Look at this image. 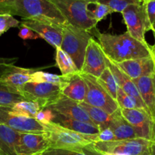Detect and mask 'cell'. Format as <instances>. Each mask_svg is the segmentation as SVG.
Returning <instances> with one entry per match:
<instances>
[{
  "instance_id": "ffe728a7",
  "label": "cell",
  "mask_w": 155,
  "mask_h": 155,
  "mask_svg": "<svg viewBox=\"0 0 155 155\" xmlns=\"http://www.w3.org/2000/svg\"><path fill=\"white\" fill-rule=\"evenodd\" d=\"M149 114L155 120V74L133 80Z\"/></svg>"
},
{
  "instance_id": "d590c367",
  "label": "cell",
  "mask_w": 155,
  "mask_h": 155,
  "mask_svg": "<svg viewBox=\"0 0 155 155\" xmlns=\"http://www.w3.org/2000/svg\"><path fill=\"white\" fill-rule=\"evenodd\" d=\"M56 115V113H54L51 109H41L36 114L35 120L43 125H47L54 121Z\"/></svg>"
},
{
  "instance_id": "7c38bea8",
  "label": "cell",
  "mask_w": 155,
  "mask_h": 155,
  "mask_svg": "<svg viewBox=\"0 0 155 155\" xmlns=\"http://www.w3.org/2000/svg\"><path fill=\"white\" fill-rule=\"evenodd\" d=\"M121 115L132 126L138 138L153 141V120L150 115L141 109H121Z\"/></svg>"
},
{
  "instance_id": "9c48e42d",
  "label": "cell",
  "mask_w": 155,
  "mask_h": 155,
  "mask_svg": "<svg viewBox=\"0 0 155 155\" xmlns=\"http://www.w3.org/2000/svg\"><path fill=\"white\" fill-rule=\"evenodd\" d=\"M0 125H5L19 133H44L45 126L35 118L18 116L9 106L0 105Z\"/></svg>"
},
{
  "instance_id": "8992f818",
  "label": "cell",
  "mask_w": 155,
  "mask_h": 155,
  "mask_svg": "<svg viewBox=\"0 0 155 155\" xmlns=\"http://www.w3.org/2000/svg\"><path fill=\"white\" fill-rule=\"evenodd\" d=\"M151 141L142 138L114 140L112 142H96L93 149L100 154H124L126 155H150Z\"/></svg>"
},
{
  "instance_id": "7402d4cb",
  "label": "cell",
  "mask_w": 155,
  "mask_h": 155,
  "mask_svg": "<svg viewBox=\"0 0 155 155\" xmlns=\"http://www.w3.org/2000/svg\"><path fill=\"white\" fill-rule=\"evenodd\" d=\"M19 132L5 125H0V151L3 155H17Z\"/></svg>"
},
{
  "instance_id": "836d02e7",
  "label": "cell",
  "mask_w": 155,
  "mask_h": 155,
  "mask_svg": "<svg viewBox=\"0 0 155 155\" xmlns=\"http://www.w3.org/2000/svg\"><path fill=\"white\" fill-rule=\"evenodd\" d=\"M144 8V13L146 17V23H147V31L150 30L152 25L155 21V0L148 2H142Z\"/></svg>"
},
{
  "instance_id": "4fadbf2b",
  "label": "cell",
  "mask_w": 155,
  "mask_h": 155,
  "mask_svg": "<svg viewBox=\"0 0 155 155\" xmlns=\"http://www.w3.org/2000/svg\"><path fill=\"white\" fill-rule=\"evenodd\" d=\"M21 25L25 26L39 35L40 38L43 39L46 42L54 48L61 46L62 41L63 27H59L50 23L42 22L31 19H22Z\"/></svg>"
},
{
  "instance_id": "60d3db41",
  "label": "cell",
  "mask_w": 155,
  "mask_h": 155,
  "mask_svg": "<svg viewBox=\"0 0 155 155\" xmlns=\"http://www.w3.org/2000/svg\"><path fill=\"white\" fill-rule=\"evenodd\" d=\"M150 155H155V141H151L150 142Z\"/></svg>"
},
{
  "instance_id": "484cf974",
  "label": "cell",
  "mask_w": 155,
  "mask_h": 155,
  "mask_svg": "<svg viewBox=\"0 0 155 155\" xmlns=\"http://www.w3.org/2000/svg\"><path fill=\"white\" fill-rule=\"evenodd\" d=\"M97 81L103 86V89L111 95V97L116 101L117 92L119 89V86L113 74H112L110 70L107 67L103 71L100 77L97 78Z\"/></svg>"
},
{
  "instance_id": "603a6c76",
  "label": "cell",
  "mask_w": 155,
  "mask_h": 155,
  "mask_svg": "<svg viewBox=\"0 0 155 155\" xmlns=\"http://www.w3.org/2000/svg\"><path fill=\"white\" fill-rule=\"evenodd\" d=\"M56 118L53 122L59 124L65 128L71 130L76 133H81L83 135H97L100 133V129L97 126L94 124H88V123L82 122V121L70 119V118L65 117L56 114Z\"/></svg>"
},
{
  "instance_id": "ba28073f",
  "label": "cell",
  "mask_w": 155,
  "mask_h": 155,
  "mask_svg": "<svg viewBox=\"0 0 155 155\" xmlns=\"http://www.w3.org/2000/svg\"><path fill=\"white\" fill-rule=\"evenodd\" d=\"M81 74L88 86L86 98L84 102L103 109L109 114H112L119 109L116 101L98 83L97 78L88 74Z\"/></svg>"
},
{
  "instance_id": "74e56055",
  "label": "cell",
  "mask_w": 155,
  "mask_h": 155,
  "mask_svg": "<svg viewBox=\"0 0 155 155\" xmlns=\"http://www.w3.org/2000/svg\"><path fill=\"white\" fill-rule=\"evenodd\" d=\"M20 30L18 33V36L21 39H24V40H27V39H39L40 36L37 33L33 32V30H30L28 27H25L20 24Z\"/></svg>"
},
{
  "instance_id": "83f0119b",
  "label": "cell",
  "mask_w": 155,
  "mask_h": 155,
  "mask_svg": "<svg viewBox=\"0 0 155 155\" xmlns=\"http://www.w3.org/2000/svg\"><path fill=\"white\" fill-rule=\"evenodd\" d=\"M26 100L21 94L15 92L0 83V105L12 107L16 103Z\"/></svg>"
},
{
  "instance_id": "e575fe53",
  "label": "cell",
  "mask_w": 155,
  "mask_h": 155,
  "mask_svg": "<svg viewBox=\"0 0 155 155\" xmlns=\"http://www.w3.org/2000/svg\"><path fill=\"white\" fill-rule=\"evenodd\" d=\"M94 5H95V8L94 10H91V12H92V15L94 17V20L97 23L104 19L108 15L112 14L109 8L106 6V5L97 2L94 4Z\"/></svg>"
},
{
  "instance_id": "7dc6e473",
  "label": "cell",
  "mask_w": 155,
  "mask_h": 155,
  "mask_svg": "<svg viewBox=\"0 0 155 155\" xmlns=\"http://www.w3.org/2000/svg\"><path fill=\"white\" fill-rule=\"evenodd\" d=\"M0 155H3L2 154V152H1V151H0Z\"/></svg>"
},
{
  "instance_id": "9a60e30c",
  "label": "cell",
  "mask_w": 155,
  "mask_h": 155,
  "mask_svg": "<svg viewBox=\"0 0 155 155\" xmlns=\"http://www.w3.org/2000/svg\"><path fill=\"white\" fill-rule=\"evenodd\" d=\"M47 108L51 109L54 113L65 117L95 125L86 111L79 105L77 101H73L63 95H61L57 101Z\"/></svg>"
},
{
  "instance_id": "7bdbcfd3",
  "label": "cell",
  "mask_w": 155,
  "mask_h": 155,
  "mask_svg": "<svg viewBox=\"0 0 155 155\" xmlns=\"http://www.w3.org/2000/svg\"><path fill=\"white\" fill-rule=\"evenodd\" d=\"M153 141H155V120H153Z\"/></svg>"
},
{
  "instance_id": "d6986e66",
  "label": "cell",
  "mask_w": 155,
  "mask_h": 155,
  "mask_svg": "<svg viewBox=\"0 0 155 155\" xmlns=\"http://www.w3.org/2000/svg\"><path fill=\"white\" fill-rule=\"evenodd\" d=\"M65 77V83L61 86L62 95L78 103L84 101L88 86L81 73H75Z\"/></svg>"
},
{
  "instance_id": "44dd1931",
  "label": "cell",
  "mask_w": 155,
  "mask_h": 155,
  "mask_svg": "<svg viewBox=\"0 0 155 155\" xmlns=\"http://www.w3.org/2000/svg\"><path fill=\"white\" fill-rule=\"evenodd\" d=\"M112 115V120L109 128L115 136V140H126L138 138L133 127L121 115L119 109Z\"/></svg>"
},
{
  "instance_id": "1f68e13d",
  "label": "cell",
  "mask_w": 155,
  "mask_h": 155,
  "mask_svg": "<svg viewBox=\"0 0 155 155\" xmlns=\"http://www.w3.org/2000/svg\"><path fill=\"white\" fill-rule=\"evenodd\" d=\"M116 102L118 104L119 107L121 109H139V106H138L136 100L128 95L127 93H126L120 88L117 92Z\"/></svg>"
},
{
  "instance_id": "30bf717a",
  "label": "cell",
  "mask_w": 155,
  "mask_h": 155,
  "mask_svg": "<svg viewBox=\"0 0 155 155\" xmlns=\"http://www.w3.org/2000/svg\"><path fill=\"white\" fill-rule=\"evenodd\" d=\"M122 15L128 33L139 42L147 43L145 39L147 23L142 2L130 5L122 12Z\"/></svg>"
},
{
  "instance_id": "8fae6325",
  "label": "cell",
  "mask_w": 155,
  "mask_h": 155,
  "mask_svg": "<svg viewBox=\"0 0 155 155\" xmlns=\"http://www.w3.org/2000/svg\"><path fill=\"white\" fill-rule=\"evenodd\" d=\"M106 68V56L101 46L94 38H91L87 47L83 66L80 73L98 78Z\"/></svg>"
},
{
  "instance_id": "f6af8a7d",
  "label": "cell",
  "mask_w": 155,
  "mask_h": 155,
  "mask_svg": "<svg viewBox=\"0 0 155 155\" xmlns=\"http://www.w3.org/2000/svg\"><path fill=\"white\" fill-rule=\"evenodd\" d=\"M101 155H126L124 154H101Z\"/></svg>"
},
{
  "instance_id": "f1b7e54d",
  "label": "cell",
  "mask_w": 155,
  "mask_h": 155,
  "mask_svg": "<svg viewBox=\"0 0 155 155\" xmlns=\"http://www.w3.org/2000/svg\"><path fill=\"white\" fill-rule=\"evenodd\" d=\"M31 82L53 83V84L59 85L62 86L65 83V77L62 75L59 76L36 70L31 74Z\"/></svg>"
},
{
  "instance_id": "5b68a950",
  "label": "cell",
  "mask_w": 155,
  "mask_h": 155,
  "mask_svg": "<svg viewBox=\"0 0 155 155\" xmlns=\"http://www.w3.org/2000/svg\"><path fill=\"white\" fill-rule=\"evenodd\" d=\"M91 38L93 35L83 29L70 24L63 27L60 48L71 58L79 71L83 66L87 47Z\"/></svg>"
},
{
  "instance_id": "ac0fdd59",
  "label": "cell",
  "mask_w": 155,
  "mask_h": 155,
  "mask_svg": "<svg viewBox=\"0 0 155 155\" xmlns=\"http://www.w3.org/2000/svg\"><path fill=\"white\" fill-rule=\"evenodd\" d=\"M36 71V69L20 68L15 65L0 77V83L15 92L21 94L22 88L27 83L31 82V74Z\"/></svg>"
},
{
  "instance_id": "e0dca14e",
  "label": "cell",
  "mask_w": 155,
  "mask_h": 155,
  "mask_svg": "<svg viewBox=\"0 0 155 155\" xmlns=\"http://www.w3.org/2000/svg\"><path fill=\"white\" fill-rule=\"evenodd\" d=\"M106 56V55H105ZM106 67L110 70L112 74H113L114 77H115V80H116L117 83H118L120 89L122 91H124L126 93L132 96V98H135L136 101L138 102V106H139V109L144 110L147 112L149 114L148 110L146 107L145 104L143 102L141 97L140 95L139 92H138V89H137L136 86L134 83L133 80L132 79L129 78L115 63L111 61L109 58L106 57ZM150 115V114H149Z\"/></svg>"
},
{
  "instance_id": "3957f363",
  "label": "cell",
  "mask_w": 155,
  "mask_h": 155,
  "mask_svg": "<svg viewBox=\"0 0 155 155\" xmlns=\"http://www.w3.org/2000/svg\"><path fill=\"white\" fill-rule=\"evenodd\" d=\"M45 126V133L50 148L82 150L97 142V135H83L65 128L55 122Z\"/></svg>"
},
{
  "instance_id": "6da1fadb",
  "label": "cell",
  "mask_w": 155,
  "mask_h": 155,
  "mask_svg": "<svg viewBox=\"0 0 155 155\" xmlns=\"http://www.w3.org/2000/svg\"><path fill=\"white\" fill-rule=\"evenodd\" d=\"M91 33L97 38L106 57L115 64L151 56L150 45L134 39L127 31L113 35L101 33L96 28Z\"/></svg>"
},
{
  "instance_id": "f546056e",
  "label": "cell",
  "mask_w": 155,
  "mask_h": 155,
  "mask_svg": "<svg viewBox=\"0 0 155 155\" xmlns=\"http://www.w3.org/2000/svg\"><path fill=\"white\" fill-rule=\"evenodd\" d=\"M92 145V144H91ZM91 145L82 150H68L60 148H48L41 155H101L93 149Z\"/></svg>"
},
{
  "instance_id": "ee69618b",
  "label": "cell",
  "mask_w": 155,
  "mask_h": 155,
  "mask_svg": "<svg viewBox=\"0 0 155 155\" xmlns=\"http://www.w3.org/2000/svg\"><path fill=\"white\" fill-rule=\"evenodd\" d=\"M150 30H151V31L153 32V36H154V37H155V21H154V23H153V25H152L151 29H150Z\"/></svg>"
},
{
  "instance_id": "8d00e7d4",
  "label": "cell",
  "mask_w": 155,
  "mask_h": 155,
  "mask_svg": "<svg viewBox=\"0 0 155 155\" xmlns=\"http://www.w3.org/2000/svg\"><path fill=\"white\" fill-rule=\"evenodd\" d=\"M18 58H1L0 57V77H2L11 68L15 66Z\"/></svg>"
},
{
  "instance_id": "4dcf8cb0",
  "label": "cell",
  "mask_w": 155,
  "mask_h": 155,
  "mask_svg": "<svg viewBox=\"0 0 155 155\" xmlns=\"http://www.w3.org/2000/svg\"><path fill=\"white\" fill-rule=\"evenodd\" d=\"M98 2L106 5L109 8L111 12L122 13L130 5L139 4L142 0H97Z\"/></svg>"
},
{
  "instance_id": "f35d334b",
  "label": "cell",
  "mask_w": 155,
  "mask_h": 155,
  "mask_svg": "<svg viewBox=\"0 0 155 155\" xmlns=\"http://www.w3.org/2000/svg\"><path fill=\"white\" fill-rule=\"evenodd\" d=\"M115 140V136L109 127L100 130L98 134L97 142H112Z\"/></svg>"
},
{
  "instance_id": "d4e9b609",
  "label": "cell",
  "mask_w": 155,
  "mask_h": 155,
  "mask_svg": "<svg viewBox=\"0 0 155 155\" xmlns=\"http://www.w3.org/2000/svg\"><path fill=\"white\" fill-rule=\"evenodd\" d=\"M56 64L60 70L63 77L80 72L71 58L60 47L56 48Z\"/></svg>"
},
{
  "instance_id": "cb8c5ba5",
  "label": "cell",
  "mask_w": 155,
  "mask_h": 155,
  "mask_svg": "<svg viewBox=\"0 0 155 155\" xmlns=\"http://www.w3.org/2000/svg\"><path fill=\"white\" fill-rule=\"evenodd\" d=\"M78 104L86 111L93 123L100 129V130L109 127L112 120V114H109L103 109L91 106L84 101Z\"/></svg>"
},
{
  "instance_id": "5bb4252c",
  "label": "cell",
  "mask_w": 155,
  "mask_h": 155,
  "mask_svg": "<svg viewBox=\"0 0 155 155\" xmlns=\"http://www.w3.org/2000/svg\"><path fill=\"white\" fill-rule=\"evenodd\" d=\"M49 146L45 133H21L17 145V155H41Z\"/></svg>"
},
{
  "instance_id": "ab89813d",
  "label": "cell",
  "mask_w": 155,
  "mask_h": 155,
  "mask_svg": "<svg viewBox=\"0 0 155 155\" xmlns=\"http://www.w3.org/2000/svg\"><path fill=\"white\" fill-rule=\"evenodd\" d=\"M14 2L15 0H0V15L5 14L12 15Z\"/></svg>"
},
{
  "instance_id": "d6a6232c",
  "label": "cell",
  "mask_w": 155,
  "mask_h": 155,
  "mask_svg": "<svg viewBox=\"0 0 155 155\" xmlns=\"http://www.w3.org/2000/svg\"><path fill=\"white\" fill-rule=\"evenodd\" d=\"M20 22L15 19L13 15L5 14L0 15V36L4 34L10 28L12 27H19Z\"/></svg>"
},
{
  "instance_id": "2e32d148",
  "label": "cell",
  "mask_w": 155,
  "mask_h": 155,
  "mask_svg": "<svg viewBox=\"0 0 155 155\" xmlns=\"http://www.w3.org/2000/svg\"><path fill=\"white\" fill-rule=\"evenodd\" d=\"M115 64L132 80L155 74V64L152 56L125 61Z\"/></svg>"
},
{
  "instance_id": "7a4b0ae2",
  "label": "cell",
  "mask_w": 155,
  "mask_h": 155,
  "mask_svg": "<svg viewBox=\"0 0 155 155\" xmlns=\"http://www.w3.org/2000/svg\"><path fill=\"white\" fill-rule=\"evenodd\" d=\"M12 15H18L22 19L50 23L62 27L68 24L50 0H15Z\"/></svg>"
},
{
  "instance_id": "bcb514c9",
  "label": "cell",
  "mask_w": 155,
  "mask_h": 155,
  "mask_svg": "<svg viewBox=\"0 0 155 155\" xmlns=\"http://www.w3.org/2000/svg\"><path fill=\"white\" fill-rule=\"evenodd\" d=\"M150 1H152V0H142V2L144 3V4H145V3L148 2H150Z\"/></svg>"
},
{
  "instance_id": "4316f807",
  "label": "cell",
  "mask_w": 155,
  "mask_h": 155,
  "mask_svg": "<svg viewBox=\"0 0 155 155\" xmlns=\"http://www.w3.org/2000/svg\"><path fill=\"white\" fill-rule=\"evenodd\" d=\"M12 109L16 112L18 116L30 118H35L38 111L41 110L37 103L27 100H24L16 103L15 105L12 106Z\"/></svg>"
},
{
  "instance_id": "277c9868",
  "label": "cell",
  "mask_w": 155,
  "mask_h": 155,
  "mask_svg": "<svg viewBox=\"0 0 155 155\" xmlns=\"http://www.w3.org/2000/svg\"><path fill=\"white\" fill-rule=\"evenodd\" d=\"M66 19L68 24L78 28L91 32L97 28L90 5H94L97 0H50Z\"/></svg>"
},
{
  "instance_id": "b9f144b4",
  "label": "cell",
  "mask_w": 155,
  "mask_h": 155,
  "mask_svg": "<svg viewBox=\"0 0 155 155\" xmlns=\"http://www.w3.org/2000/svg\"><path fill=\"white\" fill-rule=\"evenodd\" d=\"M150 51H151V56L153 58V60L154 61V64H155V43L153 45H151L150 46Z\"/></svg>"
},
{
  "instance_id": "52a82bcc",
  "label": "cell",
  "mask_w": 155,
  "mask_h": 155,
  "mask_svg": "<svg viewBox=\"0 0 155 155\" xmlns=\"http://www.w3.org/2000/svg\"><path fill=\"white\" fill-rule=\"evenodd\" d=\"M21 94L26 100L37 103L41 109H45L62 95V87L53 83L29 82L22 88Z\"/></svg>"
}]
</instances>
